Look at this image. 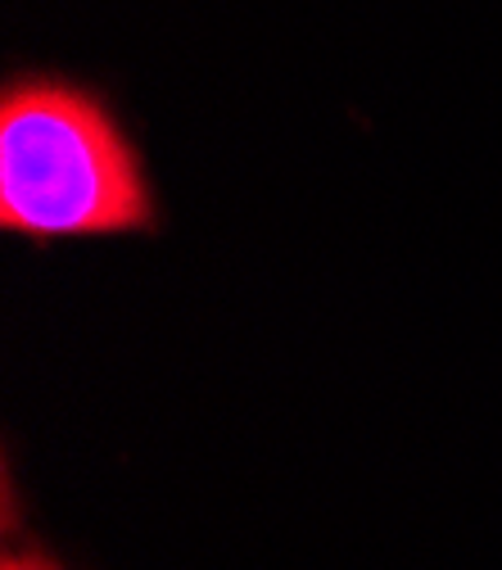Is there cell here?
Here are the masks:
<instances>
[{
    "mask_svg": "<svg viewBox=\"0 0 502 570\" xmlns=\"http://www.w3.org/2000/svg\"><path fill=\"white\" fill-rule=\"evenodd\" d=\"M0 227L32 245L159 227V199L109 96L68 73L0 87Z\"/></svg>",
    "mask_w": 502,
    "mask_h": 570,
    "instance_id": "6da1fadb",
    "label": "cell"
},
{
    "mask_svg": "<svg viewBox=\"0 0 502 570\" xmlns=\"http://www.w3.org/2000/svg\"><path fill=\"white\" fill-rule=\"evenodd\" d=\"M6 570H55V566L41 557H6Z\"/></svg>",
    "mask_w": 502,
    "mask_h": 570,
    "instance_id": "7a4b0ae2",
    "label": "cell"
}]
</instances>
